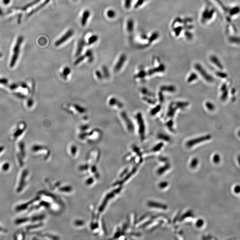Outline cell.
<instances>
[{"mask_svg":"<svg viewBox=\"0 0 240 240\" xmlns=\"http://www.w3.org/2000/svg\"><path fill=\"white\" fill-rule=\"evenodd\" d=\"M203 224V222L202 220H200L199 222L197 223V225L198 226H201Z\"/></svg>","mask_w":240,"mask_h":240,"instance_id":"34","label":"cell"},{"mask_svg":"<svg viewBox=\"0 0 240 240\" xmlns=\"http://www.w3.org/2000/svg\"><path fill=\"white\" fill-rule=\"evenodd\" d=\"M195 68L197 71L202 75V76L208 82H212L213 81V79L212 77L207 74V72L199 64H196L195 65Z\"/></svg>","mask_w":240,"mask_h":240,"instance_id":"9","label":"cell"},{"mask_svg":"<svg viewBox=\"0 0 240 240\" xmlns=\"http://www.w3.org/2000/svg\"><path fill=\"white\" fill-rule=\"evenodd\" d=\"M134 28V22L133 20L130 19L126 22V30L129 33H132Z\"/></svg>","mask_w":240,"mask_h":240,"instance_id":"15","label":"cell"},{"mask_svg":"<svg viewBox=\"0 0 240 240\" xmlns=\"http://www.w3.org/2000/svg\"><path fill=\"white\" fill-rule=\"evenodd\" d=\"M234 191L236 194H239V193H240V186L239 185L236 186L234 187Z\"/></svg>","mask_w":240,"mask_h":240,"instance_id":"30","label":"cell"},{"mask_svg":"<svg viewBox=\"0 0 240 240\" xmlns=\"http://www.w3.org/2000/svg\"><path fill=\"white\" fill-rule=\"evenodd\" d=\"M238 160H239V163L240 165V156L238 157Z\"/></svg>","mask_w":240,"mask_h":240,"instance_id":"36","label":"cell"},{"mask_svg":"<svg viewBox=\"0 0 240 240\" xmlns=\"http://www.w3.org/2000/svg\"><path fill=\"white\" fill-rule=\"evenodd\" d=\"M137 77H142L144 76V72L143 71H141L140 73H139L137 76Z\"/></svg>","mask_w":240,"mask_h":240,"instance_id":"32","label":"cell"},{"mask_svg":"<svg viewBox=\"0 0 240 240\" xmlns=\"http://www.w3.org/2000/svg\"><path fill=\"white\" fill-rule=\"evenodd\" d=\"M162 146H163V144L162 143H160V144H159L158 145H157L154 147V148L153 149V150L158 151L159 150Z\"/></svg>","mask_w":240,"mask_h":240,"instance_id":"29","label":"cell"},{"mask_svg":"<svg viewBox=\"0 0 240 240\" xmlns=\"http://www.w3.org/2000/svg\"><path fill=\"white\" fill-rule=\"evenodd\" d=\"M148 204L149 206H151V207H157V208L163 209V210H166L167 209V206L166 205L158 203L150 202Z\"/></svg>","mask_w":240,"mask_h":240,"instance_id":"16","label":"cell"},{"mask_svg":"<svg viewBox=\"0 0 240 240\" xmlns=\"http://www.w3.org/2000/svg\"><path fill=\"white\" fill-rule=\"evenodd\" d=\"M90 16V11L88 10H85L83 12L81 18V24L82 26L85 27L86 26Z\"/></svg>","mask_w":240,"mask_h":240,"instance_id":"12","label":"cell"},{"mask_svg":"<svg viewBox=\"0 0 240 240\" xmlns=\"http://www.w3.org/2000/svg\"><path fill=\"white\" fill-rule=\"evenodd\" d=\"M210 135H206V136H202V137H200V138L193 139L190 140L187 142L186 146L188 147H193V146H195V145H197L198 143L208 140L210 139Z\"/></svg>","mask_w":240,"mask_h":240,"instance_id":"10","label":"cell"},{"mask_svg":"<svg viewBox=\"0 0 240 240\" xmlns=\"http://www.w3.org/2000/svg\"><path fill=\"white\" fill-rule=\"evenodd\" d=\"M127 60V57L124 54L120 55L119 57L113 66V72L114 74H118L122 69Z\"/></svg>","mask_w":240,"mask_h":240,"instance_id":"6","label":"cell"},{"mask_svg":"<svg viewBox=\"0 0 240 240\" xmlns=\"http://www.w3.org/2000/svg\"><path fill=\"white\" fill-rule=\"evenodd\" d=\"M72 69L68 66H65L60 68L59 71V77L64 82H68L72 77Z\"/></svg>","mask_w":240,"mask_h":240,"instance_id":"4","label":"cell"},{"mask_svg":"<svg viewBox=\"0 0 240 240\" xmlns=\"http://www.w3.org/2000/svg\"><path fill=\"white\" fill-rule=\"evenodd\" d=\"M74 1H76V0H74Z\"/></svg>","mask_w":240,"mask_h":240,"instance_id":"37","label":"cell"},{"mask_svg":"<svg viewBox=\"0 0 240 240\" xmlns=\"http://www.w3.org/2000/svg\"><path fill=\"white\" fill-rule=\"evenodd\" d=\"M23 41V37L22 36L19 37L17 40V42L15 44V46H14V49H13V56L11 62L10 66H11V67L13 66V65H15V63L18 57L21 46Z\"/></svg>","mask_w":240,"mask_h":240,"instance_id":"5","label":"cell"},{"mask_svg":"<svg viewBox=\"0 0 240 240\" xmlns=\"http://www.w3.org/2000/svg\"><path fill=\"white\" fill-rule=\"evenodd\" d=\"M197 74L195 73H191V74L189 75V77L188 78L187 81L188 82H191L197 79Z\"/></svg>","mask_w":240,"mask_h":240,"instance_id":"23","label":"cell"},{"mask_svg":"<svg viewBox=\"0 0 240 240\" xmlns=\"http://www.w3.org/2000/svg\"><path fill=\"white\" fill-rule=\"evenodd\" d=\"M136 118L137 119V123L138 125L139 133L141 139H144L145 138L146 128H145V123H144V120H143V117H142L141 113H137Z\"/></svg>","mask_w":240,"mask_h":240,"instance_id":"7","label":"cell"},{"mask_svg":"<svg viewBox=\"0 0 240 240\" xmlns=\"http://www.w3.org/2000/svg\"><path fill=\"white\" fill-rule=\"evenodd\" d=\"M63 110L73 116L82 117L85 119L87 117L88 110L86 107L79 104L74 103H68L63 105Z\"/></svg>","mask_w":240,"mask_h":240,"instance_id":"1","label":"cell"},{"mask_svg":"<svg viewBox=\"0 0 240 240\" xmlns=\"http://www.w3.org/2000/svg\"><path fill=\"white\" fill-rule=\"evenodd\" d=\"M74 34V31L73 29H69L64 34L62 35L60 38L58 39L55 43L56 46H59L62 45L63 43H65L67 40H68L69 38L73 36Z\"/></svg>","mask_w":240,"mask_h":240,"instance_id":"8","label":"cell"},{"mask_svg":"<svg viewBox=\"0 0 240 240\" xmlns=\"http://www.w3.org/2000/svg\"><path fill=\"white\" fill-rule=\"evenodd\" d=\"M85 45V42L84 40L82 39L79 40L77 47L75 53V56L76 57H77L81 55Z\"/></svg>","mask_w":240,"mask_h":240,"instance_id":"11","label":"cell"},{"mask_svg":"<svg viewBox=\"0 0 240 240\" xmlns=\"http://www.w3.org/2000/svg\"><path fill=\"white\" fill-rule=\"evenodd\" d=\"M94 77L96 81L98 82H103L105 81L104 77L102 73V71L101 69H96L94 71L93 74Z\"/></svg>","mask_w":240,"mask_h":240,"instance_id":"13","label":"cell"},{"mask_svg":"<svg viewBox=\"0 0 240 240\" xmlns=\"http://www.w3.org/2000/svg\"><path fill=\"white\" fill-rule=\"evenodd\" d=\"M160 108H161V107H160V105H158V106H156V107H155V108H153V109L151 110V114L152 115H154L157 114V113L160 110Z\"/></svg>","mask_w":240,"mask_h":240,"instance_id":"25","label":"cell"},{"mask_svg":"<svg viewBox=\"0 0 240 240\" xmlns=\"http://www.w3.org/2000/svg\"><path fill=\"white\" fill-rule=\"evenodd\" d=\"M161 91H166L169 92H174L176 90L175 87L172 85H166L163 86L160 88Z\"/></svg>","mask_w":240,"mask_h":240,"instance_id":"19","label":"cell"},{"mask_svg":"<svg viewBox=\"0 0 240 240\" xmlns=\"http://www.w3.org/2000/svg\"><path fill=\"white\" fill-rule=\"evenodd\" d=\"M107 105L113 110H121L123 107V104L119 98L113 95L110 96L106 101Z\"/></svg>","mask_w":240,"mask_h":240,"instance_id":"2","label":"cell"},{"mask_svg":"<svg viewBox=\"0 0 240 240\" xmlns=\"http://www.w3.org/2000/svg\"></svg>","mask_w":240,"mask_h":240,"instance_id":"38","label":"cell"},{"mask_svg":"<svg viewBox=\"0 0 240 240\" xmlns=\"http://www.w3.org/2000/svg\"><path fill=\"white\" fill-rule=\"evenodd\" d=\"M132 0H124V7L126 9H129L132 5Z\"/></svg>","mask_w":240,"mask_h":240,"instance_id":"26","label":"cell"},{"mask_svg":"<svg viewBox=\"0 0 240 240\" xmlns=\"http://www.w3.org/2000/svg\"><path fill=\"white\" fill-rule=\"evenodd\" d=\"M213 160L214 162L216 163H219V161L220 160V157H219V155L218 154H216L213 157Z\"/></svg>","mask_w":240,"mask_h":240,"instance_id":"28","label":"cell"},{"mask_svg":"<svg viewBox=\"0 0 240 240\" xmlns=\"http://www.w3.org/2000/svg\"><path fill=\"white\" fill-rule=\"evenodd\" d=\"M173 122L172 121H170L168 122L167 125L168 126V127H172V125H173Z\"/></svg>","mask_w":240,"mask_h":240,"instance_id":"33","label":"cell"},{"mask_svg":"<svg viewBox=\"0 0 240 240\" xmlns=\"http://www.w3.org/2000/svg\"><path fill=\"white\" fill-rule=\"evenodd\" d=\"M205 105H206L207 109H208V110H213L214 108V105L210 102L206 103L205 104Z\"/></svg>","mask_w":240,"mask_h":240,"instance_id":"27","label":"cell"},{"mask_svg":"<svg viewBox=\"0 0 240 240\" xmlns=\"http://www.w3.org/2000/svg\"><path fill=\"white\" fill-rule=\"evenodd\" d=\"M107 17L113 19L115 18L116 16V12L113 10H109L106 13Z\"/></svg>","mask_w":240,"mask_h":240,"instance_id":"22","label":"cell"},{"mask_svg":"<svg viewBox=\"0 0 240 240\" xmlns=\"http://www.w3.org/2000/svg\"><path fill=\"white\" fill-rule=\"evenodd\" d=\"M98 39V37L96 35H93L90 36L89 38L88 39V45H91L92 44L96 42Z\"/></svg>","mask_w":240,"mask_h":240,"instance_id":"17","label":"cell"},{"mask_svg":"<svg viewBox=\"0 0 240 240\" xmlns=\"http://www.w3.org/2000/svg\"><path fill=\"white\" fill-rule=\"evenodd\" d=\"M165 70V67L163 65H161L160 66L158 67V68H154L152 70H151L149 71V74H152L155 73H157V72H163Z\"/></svg>","mask_w":240,"mask_h":240,"instance_id":"20","label":"cell"},{"mask_svg":"<svg viewBox=\"0 0 240 240\" xmlns=\"http://www.w3.org/2000/svg\"><path fill=\"white\" fill-rule=\"evenodd\" d=\"M100 69L103 75L105 81L109 80L110 78V72L108 67L105 66H103Z\"/></svg>","mask_w":240,"mask_h":240,"instance_id":"14","label":"cell"},{"mask_svg":"<svg viewBox=\"0 0 240 240\" xmlns=\"http://www.w3.org/2000/svg\"><path fill=\"white\" fill-rule=\"evenodd\" d=\"M146 0H137L136 3L134 4V8L135 9H138L139 7H141L144 4Z\"/></svg>","mask_w":240,"mask_h":240,"instance_id":"24","label":"cell"},{"mask_svg":"<svg viewBox=\"0 0 240 240\" xmlns=\"http://www.w3.org/2000/svg\"><path fill=\"white\" fill-rule=\"evenodd\" d=\"M10 0H3V3L5 4H7L10 2Z\"/></svg>","mask_w":240,"mask_h":240,"instance_id":"35","label":"cell"},{"mask_svg":"<svg viewBox=\"0 0 240 240\" xmlns=\"http://www.w3.org/2000/svg\"><path fill=\"white\" fill-rule=\"evenodd\" d=\"M85 54V56H86L87 58H88V60H89V63H91V62L93 61V53L92 50H90V49H88V50H87V51H86Z\"/></svg>","mask_w":240,"mask_h":240,"instance_id":"18","label":"cell"},{"mask_svg":"<svg viewBox=\"0 0 240 240\" xmlns=\"http://www.w3.org/2000/svg\"><path fill=\"white\" fill-rule=\"evenodd\" d=\"M159 34L157 32H153L150 34V37H149V41L151 42H153L155 40H157L158 38Z\"/></svg>","mask_w":240,"mask_h":240,"instance_id":"21","label":"cell"},{"mask_svg":"<svg viewBox=\"0 0 240 240\" xmlns=\"http://www.w3.org/2000/svg\"><path fill=\"white\" fill-rule=\"evenodd\" d=\"M197 159H194V160L192 161V163L191 164V166L192 167L194 168L197 166Z\"/></svg>","mask_w":240,"mask_h":240,"instance_id":"31","label":"cell"},{"mask_svg":"<svg viewBox=\"0 0 240 240\" xmlns=\"http://www.w3.org/2000/svg\"><path fill=\"white\" fill-rule=\"evenodd\" d=\"M119 117L123 123L127 130L129 132L133 131L134 130V125L127 113L124 111H121L119 113Z\"/></svg>","mask_w":240,"mask_h":240,"instance_id":"3","label":"cell"}]
</instances>
